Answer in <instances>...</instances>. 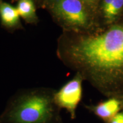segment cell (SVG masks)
I'll list each match as a JSON object with an SVG mask.
<instances>
[{"label":"cell","instance_id":"cell-1","mask_svg":"<svg viewBox=\"0 0 123 123\" xmlns=\"http://www.w3.org/2000/svg\"><path fill=\"white\" fill-rule=\"evenodd\" d=\"M71 53L103 81H114L116 72L123 68V26H115L102 34L81 39Z\"/></svg>","mask_w":123,"mask_h":123},{"label":"cell","instance_id":"cell-2","mask_svg":"<svg viewBox=\"0 0 123 123\" xmlns=\"http://www.w3.org/2000/svg\"><path fill=\"white\" fill-rule=\"evenodd\" d=\"M53 105L48 96L30 95L20 100L0 118L1 123H46L53 116Z\"/></svg>","mask_w":123,"mask_h":123},{"label":"cell","instance_id":"cell-3","mask_svg":"<svg viewBox=\"0 0 123 123\" xmlns=\"http://www.w3.org/2000/svg\"><path fill=\"white\" fill-rule=\"evenodd\" d=\"M52 10L60 21L71 26H84L88 16L80 0H51Z\"/></svg>","mask_w":123,"mask_h":123},{"label":"cell","instance_id":"cell-4","mask_svg":"<svg viewBox=\"0 0 123 123\" xmlns=\"http://www.w3.org/2000/svg\"><path fill=\"white\" fill-rule=\"evenodd\" d=\"M82 95L81 79L78 76L68 81L55 95V100L60 107L64 108L74 117L75 110Z\"/></svg>","mask_w":123,"mask_h":123},{"label":"cell","instance_id":"cell-5","mask_svg":"<svg viewBox=\"0 0 123 123\" xmlns=\"http://www.w3.org/2000/svg\"><path fill=\"white\" fill-rule=\"evenodd\" d=\"M122 109L121 101L116 98H111L101 103L92 108L93 113L106 123Z\"/></svg>","mask_w":123,"mask_h":123},{"label":"cell","instance_id":"cell-6","mask_svg":"<svg viewBox=\"0 0 123 123\" xmlns=\"http://www.w3.org/2000/svg\"><path fill=\"white\" fill-rule=\"evenodd\" d=\"M17 9L6 3L0 4V17L3 24L9 27L17 25L19 21Z\"/></svg>","mask_w":123,"mask_h":123},{"label":"cell","instance_id":"cell-7","mask_svg":"<svg viewBox=\"0 0 123 123\" xmlns=\"http://www.w3.org/2000/svg\"><path fill=\"white\" fill-rule=\"evenodd\" d=\"M17 9L19 15L27 21H34L36 19V11L33 0H19Z\"/></svg>","mask_w":123,"mask_h":123},{"label":"cell","instance_id":"cell-8","mask_svg":"<svg viewBox=\"0 0 123 123\" xmlns=\"http://www.w3.org/2000/svg\"><path fill=\"white\" fill-rule=\"evenodd\" d=\"M123 6V0H104L103 10L105 17L113 19Z\"/></svg>","mask_w":123,"mask_h":123},{"label":"cell","instance_id":"cell-9","mask_svg":"<svg viewBox=\"0 0 123 123\" xmlns=\"http://www.w3.org/2000/svg\"><path fill=\"white\" fill-rule=\"evenodd\" d=\"M107 123H123V112H120Z\"/></svg>","mask_w":123,"mask_h":123},{"label":"cell","instance_id":"cell-10","mask_svg":"<svg viewBox=\"0 0 123 123\" xmlns=\"http://www.w3.org/2000/svg\"><path fill=\"white\" fill-rule=\"evenodd\" d=\"M121 103H122V109H123V100L121 101Z\"/></svg>","mask_w":123,"mask_h":123},{"label":"cell","instance_id":"cell-11","mask_svg":"<svg viewBox=\"0 0 123 123\" xmlns=\"http://www.w3.org/2000/svg\"><path fill=\"white\" fill-rule=\"evenodd\" d=\"M83 1H91V0H83Z\"/></svg>","mask_w":123,"mask_h":123}]
</instances>
